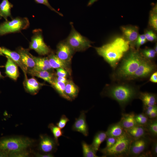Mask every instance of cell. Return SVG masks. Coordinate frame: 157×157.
I'll return each mask as SVG.
<instances>
[{
    "label": "cell",
    "instance_id": "cell-1",
    "mask_svg": "<svg viewBox=\"0 0 157 157\" xmlns=\"http://www.w3.org/2000/svg\"><path fill=\"white\" fill-rule=\"evenodd\" d=\"M129 42L123 37H118L102 46L96 47L97 53L113 67L129 50Z\"/></svg>",
    "mask_w": 157,
    "mask_h": 157
},
{
    "label": "cell",
    "instance_id": "cell-2",
    "mask_svg": "<svg viewBox=\"0 0 157 157\" xmlns=\"http://www.w3.org/2000/svg\"><path fill=\"white\" fill-rule=\"evenodd\" d=\"M34 141L30 138L21 137H3L0 138V151L7 157L28 156L27 149L31 147Z\"/></svg>",
    "mask_w": 157,
    "mask_h": 157
},
{
    "label": "cell",
    "instance_id": "cell-3",
    "mask_svg": "<svg viewBox=\"0 0 157 157\" xmlns=\"http://www.w3.org/2000/svg\"><path fill=\"white\" fill-rule=\"evenodd\" d=\"M139 93L130 86L119 85L110 88L105 94L106 96L117 101L124 112L126 106L133 99L138 97Z\"/></svg>",
    "mask_w": 157,
    "mask_h": 157
},
{
    "label": "cell",
    "instance_id": "cell-4",
    "mask_svg": "<svg viewBox=\"0 0 157 157\" xmlns=\"http://www.w3.org/2000/svg\"><path fill=\"white\" fill-rule=\"evenodd\" d=\"M125 56L118 71L119 76L123 78H131L136 71L144 57L139 50L134 47Z\"/></svg>",
    "mask_w": 157,
    "mask_h": 157
},
{
    "label": "cell",
    "instance_id": "cell-5",
    "mask_svg": "<svg viewBox=\"0 0 157 157\" xmlns=\"http://www.w3.org/2000/svg\"><path fill=\"white\" fill-rule=\"evenodd\" d=\"M133 140L125 131L117 138L115 143L110 148L99 150L103 157H129L131 144Z\"/></svg>",
    "mask_w": 157,
    "mask_h": 157
},
{
    "label": "cell",
    "instance_id": "cell-6",
    "mask_svg": "<svg viewBox=\"0 0 157 157\" xmlns=\"http://www.w3.org/2000/svg\"><path fill=\"white\" fill-rule=\"evenodd\" d=\"M29 25V21L26 17H17L11 21L6 20L0 24V36L20 31Z\"/></svg>",
    "mask_w": 157,
    "mask_h": 157
},
{
    "label": "cell",
    "instance_id": "cell-7",
    "mask_svg": "<svg viewBox=\"0 0 157 157\" xmlns=\"http://www.w3.org/2000/svg\"><path fill=\"white\" fill-rule=\"evenodd\" d=\"M72 29L66 42L74 51L85 50L90 47L92 42L82 35L74 28L71 24Z\"/></svg>",
    "mask_w": 157,
    "mask_h": 157
},
{
    "label": "cell",
    "instance_id": "cell-8",
    "mask_svg": "<svg viewBox=\"0 0 157 157\" xmlns=\"http://www.w3.org/2000/svg\"><path fill=\"white\" fill-rule=\"evenodd\" d=\"M152 139L147 135L133 140L131 144L129 157L140 156L148 149Z\"/></svg>",
    "mask_w": 157,
    "mask_h": 157
},
{
    "label": "cell",
    "instance_id": "cell-9",
    "mask_svg": "<svg viewBox=\"0 0 157 157\" xmlns=\"http://www.w3.org/2000/svg\"><path fill=\"white\" fill-rule=\"evenodd\" d=\"M34 31L29 44V49L34 50L41 55H45L50 53V49L44 43L41 30L37 29Z\"/></svg>",
    "mask_w": 157,
    "mask_h": 157
},
{
    "label": "cell",
    "instance_id": "cell-10",
    "mask_svg": "<svg viewBox=\"0 0 157 157\" xmlns=\"http://www.w3.org/2000/svg\"><path fill=\"white\" fill-rule=\"evenodd\" d=\"M57 146L54 138L47 134L40 135L38 146L40 153L52 154L56 151Z\"/></svg>",
    "mask_w": 157,
    "mask_h": 157
},
{
    "label": "cell",
    "instance_id": "cell-11",
    "mask_svg": "<svg viewBox=\"0 0 157 157\" xmlns=\"http://www.w3.org/2000/svg\"><path fill=\"white\" fill-rule=\"evenodd\" d=\"M120 29L123 37L129 42L130 47H134L139 35L138 27L135 25H129L122 26Z\"/></svg>",
    "mask_w": 157,
    "mask_h": 157
},
{
    "label": "cell",
    "instance_id": "cell-12",
    "mask_svg": "<svg viewBox=\"0 0 157 157\" xmlns=\"http://www.w3.org/2000/svg\"><path fill=\"white\" fill-rule=\"evenodd\" d=\"M74 52L66 41L62 42L58 45L56 55L60 59L69 63Z\"/></svg>",
    "mask_w": 157,
    "mask_h": 157
},
{
    "label": "cell",
    "instance_id": "cell-13",
    "mask_svg": "<svg viewBox=\"0 0 157 157\" xmlns=\"http://www.w3.org/2000/svg\"><path fill=\"white\" fill-rule=\"evenodd\" d=\"M154 69V65L144 57L131 78H136L146 77L151 74Z\"/></svg>",
    "mask_w": 157,
    "mask_h": 157
},
{
    "label": "cell",
    "instance_id": "cell-14",
    "mask_svg": "<svg viewBox=\"0 0 157 157\" xmlns=\"http://www.w3.org/2000/svg\"><path fill=\"white\" fill-rule=\"evenodd\" d=\"M0 55L7 56L13 60L22 70L25 77L27 78L26 74L28 69L23 64L19 54L17 52L12 51L3 47H0Z\"/></svg>",
    "mask_w": 157,
    "mask_h": 157
},
{
    "label": "cell",
    "instance_id": "cell-15",
    "mask_svg": "<svg viewBox=\"0 0 157 157\" xmlns=\"http://www.w3.org/2000/svg\"><path fill=\"white\" fill-rule=\"evenodd\" d=\"M86 111L81 112L79 117L75 119V121L72 126V130L82 133L85 136L88 135V127L86 120Z\"/></svg>",
    "mask_w": 157,
    "mask_h": 157
},
{
    "label": "cell",
    "instance_id": "cell-16",
    "mask_svg": "<svg viewBox=\"0 0 157 157\" xmlns=\"http://www.w3.org/2000/svg\"><path fill=\"white\" fill-rule=\"evenodd\" d=\"M17 52L19 54L23 64L28 71L35 66L33 56L29 53L28 49L20 47L17 49Z\"/></svg>",
    "mask_w": 157,
    "mask_h": 157
},
{
    "label": "cell",
    "instance_id": "cell-17",
    "mask_svg": "<svg viewBox=\"0 0 157 157\" xmlns=\"http://www.w3.org/2000/svg\"><path fill=\"white\" fill-rule=\"evenodd\" d=\"M50 65L52 68H62L66 70L69 75L71 74V69L69 63L60 59L54 54H50L47 57Z\"/></svg>",
    "mask_w": 157,
    "mask_h": 157
},
{
    "label": "cell",
    "instance_id": "cell-18",
    "mask_svg": "<svg viewBox=\"0 0 157 157\" xmlns=\"http://www.w3.org/2000/svg\"><path fill=\"white\" fill-rule=\"evenodd\" d=\"M6 57L7 61L5 65V73L7 76L16 80L19 74L17 64L10 58Z\"/></svg>",
    "mask_w": 157,
    "mask_h": 157
},
{
    "label": "cell",
    "instance_id": "cell-19",
    "mask_svg": "<svg viewBox=\"0 0 157 157\" xmlns=\"http://www.w3.org/2000/svg\"><path fill=\"white\" fill-rule=\"evenodd\" d=\"M124 130L133 140L149 135L145 127L139 125Z\"/></svg>",
    "mask_w": 157,
    "mask_h": 157
},
{
    "label": "cell",
    "instance_id": "cell-20",
    "mask_svg": "<svg viewBox=\"0 0 157 157\" xmlns=\"http://www.w3.org/2000/svg\"><path fill=\"white\" fill-rule=\"evenodd\" d=\"M135 114L133 112L129 113H122V117L119 121L124 130L131 128L137 124L135 118Z\"/></svg>",
    "mask_w": 157,
    "mask_h": 157
},
{
    "label": "cell",
    "instance_id": "cell-21",
    "mask_svg": "<svg viewBox=\"0 0 157 157\" xmlns=\"http://www.w3.org/2000/svg\"><path fill=\"white\" fill-rule=\"evenodd\" d=\"M24 85L27 92L31 94H35L38 93L43 84L39 83L35 78L33 77L25 79Z\"/></svg>",
    "mask_w": 157,
    "mask_h": 157
},
{
    "label": "cell",
    "instance_id": "cell-22",
    "mask_svg": "<svg viewBox=\"0 0 157 157\" xmlns=\"http://www.w3.org/2000/svg\"><path fill=\"white\" fill-rule=\"evenodd\" d=\"M27 73L32 76L40 78L51 85L53 82L55 78L53 73L47 70H38L31 69L28 70Z\"/></svg>",
    "mask_w": 157,
    "mask_h": 157
},
{
    "label": "cell",
    "instance_id": "cell-23",
    "mask_svg": "<svg viewBox=\"0 0 157 157\" xmlns=\"http://www.w3.org/2000/svg\"><path fill=\"white\" fill-rule=\"evenodd\" d=\"M106 132L107 136L117 138L123 134L125 130L119 121L109 125Z\"/></svg>",
    "mask_w": 157,
    "mask_h": 157
},
{
    "label": "cell",
    "instance_id": "cell-24",
    "mask_svg": "<svg viewBox=\"0 0 157 157\" xmlns=\"http://www.w3.org/2000/svg\"><path fill=\"white\" fill-rule=\"evenodd\" d=\"M35 66L33 69L35 70L49 71L53 69L50 65L47 57L41 58L33 56Z\"/></svg>",
    "mask_w": 157,
    "mask_h": 157
},
{
    "label": "cell",
    "instance_id": "cell-25",
    "mask_svg": "<svg viewBox=\"0 0 157 157\" xmlns=\"http://www.w3.org/2000/svg\"><path fill=\"white\" fill-rule=\"evenodd\" d=\"M138 97L142 101L143 106H151L156 105V96L154 94L140 92L139 93Z\"/></svg>",
    "mask_w": 157,
    "mask_h": 157
},
{
    "label": "cell",
    "instance_id": "cell-26",
    "mask_svg": "<svg viewBox=\"0 0 157 157\" xmlns=\"http://www.w3.org/2000/svg\"><path fill=\"white\" fill-rule=\"evenodd\" d=\"M107 137L106 132L103 131H98L94 135L91 145L96 153L99 150L101 144L106 140Z\"/></svg>",
    "mask_w": 157,
    "mask_h": 157
},
{
    "label": "cell",
    "instance_id": "cell-27",
    "mask_svg": "<svg viewBox=\"0 0 157 157\" xmlns=\"http://www.w3.org/2000/svg\"><path fill=\"white\" fill-rule=\"evenodd\" d=\"M65 91L66 94L72 100L77 97L79 92L78 88L71 81H67L65 83Z\"/></svg>",
    "mask_w": 157,
    "mask_h": 157
},
{
    "label": "cell",
    "instance_id": "cell-28",
    "mask_svg": "<svg viewBox=\"0 0 157 157\" xmlns=\"http://www.w3.org/2000/svg\"><path fill=\"white\" fill-rule=\"evenodd\" d=\"M13 5L8 0H2L0 4V11L2 17L7 20L8 17H11V10Z\"/></svg>",
    "mask_w": 157,
    "mask_h": 157
},
{
    "label": "cell",
    "instance_id": "cell-29",
    "mask_svg": "<svg viewBox=\"0 0 157 157\" xmlns=\"http://www.w3.org/2000/svg\"><path fill=\"white\" fill-rule=\"evenodd\" d=\"M149 26L151 29L155 32L157 31V5L155 4L149 13Z\"/></svg>",
    "mask_w": 157,
    "mask_h": 157
},
{
    "label": "cell",
    "instance_id": "cell-30",
    "mask_svg": "<svg viewBox=\"0 0 157 157\" xmlns=\"http://www.w3.org/2000/svg\"><path fill=\"white\" fill-rule=\"evenodd\" d=\"M51 85L61 97L68 100H72L65 93V83L58 81L54 78Z\"/></svg>",
    "mask_w": 157,
    "mask_h": 157
},
{
    "label": "cell",
    "instance_id": "cell-31",
    "mask_svg": "<svg viewBox=\"0 0 157 157\" xmlns=\"http://www.w3.org/2000/svg\"><path fill=\"white\" fill-rule=\"evenodd\" d=\"M149 136L153 138L157 136V118L150 119L145 126Z\"/></svg>",
    "mask_w": 157,
    "mask_h": 157
},
{
    "label": "cell",
    "instance_id": "cell-32",
    "mask_svg": "<svg viewBox=\"0 0 157 157\" xmlns=\"http://www.w3.org/2000/svg\"><path fill=\"white\" fill-rule=\"evenodd\" d=\"M83 156L84 157H98L96 153L91 144H89L83 141L81 142Z\"/></svg>",
    "mask_w": 157,
    "mask_h": 157
},
{
    "label": "cell",
    "instance_id": "cell-33",
    "mask_svg": "<svg viewBox=\"0 0 157 157\" xmlns=\"http://www.w3.org/2000/svg\"><path fill=\"white\" fill-rule=\"evenodd\" d=\"M48 127L49 128L53 133L54 139L58 146L59 145L58 142V138L60 137L63 135V132L59 127L56 125H55L53 123L50 124Z\"/></svg>",
    "mask_w": 157,
    "mask_h": 157
},
{
    "label": "cell",
    "instance_id": "cell-34",
    "mask_svg": "<svg viewBox=\"0 0 157 157\" xmlns=\"http://www.w3.org/2000/svg\"><path fill=\"white\" fill-rule=\"evenodd\" d=\"M143 113L149 119L157 118V105L151 106H143Z\"/></svg>",
    "mask_w": 157,
    "mask_h": 157
},
{
    "label": "cell",
    "instance_id": "cell-35",
    "mask_svg": "<svg viewBox=\"0 0 157 157\" xmlns=\"http://www.w3.org/2000/svg\"><path fill=\"white\" fill-rule=\"evenodd\" d=\"M135 118L138 125L145 127L148 123L149 118L143 113L135 114Z\"/></svg>",
    "mask_w": 157,
    "mask_h": 157
},
{
    "label": "cell",
    "instance_id": "cell-36",
    "mask_svg": "<svg viewBox=\"0 0 157 157\" xmlns=\"http://www.w3.org/2000/svg\"><path fill=\"white\" fill-rule=\"evenodd\" d=\"M140 52L144 57L148 59L153 58L157 53L154 49L149 48H146Z\"/></svg>",
    "mask_w": 157,
    "mask_h": 157
},
{
    "label": "cell",
    "instance_id": "cell-37",
    "mask_svg": "<svg viewBox=\"0 0 157 157\" xmlns=\"http://www.w3.org/2000/svg\"><path fill=\"white\" fill-rule=\"evenodd\" d=\"M154 31L151 29L145 30L144 34L147 41L154 42L156 40L157 36L155 31Z\"/></svg>",
    "mask_w": 157,
    "mask_h": 157
},
{
    "label": "cell",
    "instance_id": "cell-38",
    "mask_svg": "<svg viewBox=\"0 0 157 157\" xmlns=\"http://www.w3.org/2000/svg\"><path fill=\"white\" fill-rule=\"evenodd\" d=\"M69 121V119L65 115H63L59 121L56 123V126L62 129L65 127L67 122Z\"/></svg>",
    "mask_w": 157,
    "mask_h": 157
},
{
    "label": "cell",
    "instance_id": "cell-39",
    "mask_svg": "<svg viewBox=\"0 0 157 157\" xmlns=\"http://www.w3.org/2000/svg\"><path fill=\"white\" fill-rule=\"evenodd\" d=\"M151 148L150 151L152 156H157V141L156 138H153L151 143Z\"/></svg>",
    "mask_w": 157,
    "mask_h": 157
},
{
    "label": "cell",
    "instance_id": "cell-40",
    "mask_svg": "<svg viewBox=\"0 0 157 157\" xmlns=\"http://www.w3.org/2000/svg\"><path fill=\"white\" fill-rule=\"evenodd\" d=\"M117 139V138L107 136L106 139V145L105 148H108L112 147L116 142Z\"/></svg>",
    "mask_w": 157,
    "mask_h": 157
},
{
    "label": "cell",
    "instance_id": "cell-41",
    "mask_svg": "<svg viewBox=\"0 0 157 157\" xmlns=\"http://www.w3.org/2000/svg\"><path fill=\"white\" fill-rule=\"evenodd\" d=\"M35 1L37 3L42 4L48 7L52 11H53L56 13H57L60 16H63L62 14L60 13H59L54 9L49 4L48 0H35Z\"/></svg>",
    "mask_w": 157,
    "mask_h": 157
},
{
    "label": "cell",
    "instance_id": "cell-42",
    "mask_svg": "<svg viewBox=\"0 0 157 157\" xmlns=\"http://www.w3.org/2000/svg\"><path fill=\"white\" fill-rule=\"evenodd\" d=\"M56 74L58 76L65 77L67 74V72L63 69L58 68L56 69Z\"/></svg>",
    "mask_w": 157,
    "mask_h": 157
},
{
    "label": "cell",
    "instance_id": "cell-43",
    "mask_svg": "<svg viewBox=\"0 0 157 157\" xmlns=\"http://www.w3.org/2000/svg\"><path fill=\"white\" fill-rule=\"evenodd\" d=\"M147 41L146 39L143 40H137L134 44L136 47V49L139 50L140 47L146 43Z\"/></svg>",
    "mask_w": 157,
    "mask_h": 157
},
{
    "label": "cell",
    "instance_id": "cell-44",
    "mask_svg": "<svg viewBox=\"0 0 157 157\" xmlns=\"http://www.w3.org/2000/svg\"><path fill=\"white\" fill-rule=\"evenodd\" d=\"M150 80L152 82H157V72H155L152 74L150 78Z\"/></svg>",
    "mask_w": 157,
    "mask_h": 157
},
{
    "label": "cell",
    "instance_id": "cell-45",
    "mask_svg": "<svg viewBox=\"0 0 157 157\" xmlns=\"http://www.w3.org/2000/svg\"><path fill=\"white\" fill-rule=\"evenodd\" d=\"M35 155L37 157H52L53 156L52 154H45L40 153H35Z\"/></svg>",
    "mask_w": 157,
    "mask_h": 157
},
{
    "label": "cell",
    "instance_id": "cell-46",
    "mask_svg": "<svg viewBox=\"0 0 157 157\" xmlns=\"http://www.w3.org/2000/svg\"><path fill=\"white\" fill-rule=\"evenodd\" d=\"M55 79L57 81L66 83L67 81V80L65 77L58 76L55 78Z\"/></svg>",
    "mask_w": 157,
    "mask_h": 157
},
{
    "label": "cell",
    "instance_id": "cell-47",
    "mask_svg": "<svg viewBox=\"0 0 157 157\" xmlns=\"http://www.w3.org/2000/svg\"><path fill=\"white\" fill-rule=\"evenodd\" d=\"M146 39L144 34L139 35L137 40H143Z\"/></svg>",
    "mask_w": 157,
    "mask_h": 157
},
{
    "label": "cell",
    "instance_id": "cell-48",
    "mask_svg": "<svg viewBox=\"0 0 157 157\" xmlns=\"http://www.w3.org/2000/svg\"><path fill=\"white\" fill-rule=\"evenodd\" d=\"M157 43H156L155 45V46L154 47V49L156 53H157Z\"/></svg>",
    "mask_w": 157,
    "mask_h": 157
},
{
    "label": "cell",
    "instance_id": "cell-49",
    "mask_svg": "<svg viewBox=\"0 0 157 157\" xmlns=\"http://www.w3.org/2000/svg\"><path fill=\"white\" fill-rule=\"evenodd\" d=\"M0 67H1V66H0ZM4 78V77L2 75L0 71V78L3 79Z\"/></svg>",
    "mask_w": 157,
    "mask_h": 157
},
{
    "label": "cell",
    "instance_id": "cell-50",
    "mask_svg": "<svg viewBox=\"0 0 157 157\" xmlns=\"http://www.w3.org/2000/svg\"><path fill=\"white\" fill-rule=\"evenodd\" d=\"M2 17V15H1V13H0V19H1Z\"/></svg>",
    "mask_w": 157,
    "mask_h": 157
},
{
    "label": "cell",
    "instance_id": "cell-51",
    "mask_svg": "<svg viewBox=\"0 0 157 157\" xmlns=\"http://www.w3.org/2000/svg\"></svg>",
    "mask_w": 157,
    "mask_h": 157
}]
</instances>
